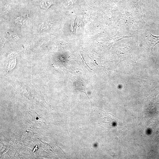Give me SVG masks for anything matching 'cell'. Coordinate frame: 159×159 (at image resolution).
Masks as SVG:
<instances>
[{
	"instance_id": "1",
	"label": "cell",
	"mask_w": 159,
	"mask_h": 159,
	"mask_svg": "<svg viewBox=\"0 0 159 159\" xmlns=\"http://www.w3.org/2000/svg\"><path fill=\"white\" fill-rule=\"evenodd\" d=\"M145 42L148 46V49L151 50V52L153 54V47L159 43V36H154L151 34L146 38Z\"/></svg>"
}]
</instances>
